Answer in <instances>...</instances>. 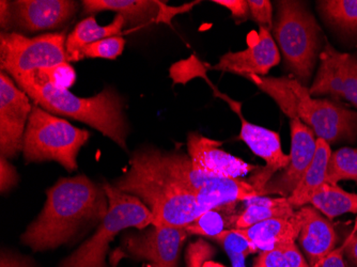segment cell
<instances>
[{
  "label": "cell",
  "mask_w": 357,
  "mask_h": 267,
  "mask_svg": "<svg viewBox=\"0 0 357 267\" xmlns=\"http://www.w3.org/2000/svg\"><path fill=\"white\" fill-rule=\"evenodd\" d=\"M46 194L43 210L22 236V243L35 252L69 242L80 229L101 222L109 206L103 186L86 176L60 178Z\"/></svg>",
  "instance_id": "cell-1"
},
{
  "label": "cell",
  "mask_w": 357,
  "mask_h": 267,
  "mask_svg": "<svg viewBox=\"0 0 357 267\" xmlns=\"http://www.w3.org/2000/svg\"><path fill=\"white\" fill-rule=\"evenodd\" d=\"M115 188L137 197L153 215V226L185 228L204 213L195 194L174 178L163 152L155 148L136 152Z\"/></svg>",
  "instance_id": "cell-2"
},
{
  "label": "cell",
  "mask_w": 357,
  "mask_h": 267,
  "mask_svg": "<svg viewBox=\"0 0 357 267\" xmlns=\"http://www.w3.org/2000/svg\"><path fill=\"white\" fill-rule=\"evenodd\" d=\"M12 78L36 105L51 114L84 122L123 150L128 148V128L123 114V100L112 88H106L91 98H79L68 89L54 85L40 70Z\"/></svg>",
  "instance_id": "cell-3"
},
{
  "label": "cell",
  "mask_w": 357,
  "mask_h": 267,
  "mask_svg": "<svg viewBox=\"0 0 357 267\" xmlns=\"http://www.w3.org/2000/svg\"><path fill=\"white\" fill-rule=\"evenodd\" d=\"M103 188L109 204L107 214L93 236L64 259L59 267H107L105 258L108 247L118 233L128 228L144 230L153 224V215L137 197L109 184Z\"/></svg>",
  "instance_id": "cell-4"
},
{
  "label": "cell",
  "mask_w": 357,
  "mask_h": 267,
  "mask_svg": "<svg viewBox=\"0 0 357 267\" xmlns=\"http://www.w3.org/2000/svg\"><path fill=\"white\" fill-rule=\"evenodd\" d=\"M273 32L289 69L302 85H307L320 47L321 30L314 15L301 1H278Z\"/></svg>",
  "instance_id": "cell-5"
},
{
  "label": "cell",
  "mask_w": 357,
  "mask_h": 267,
  "mask_svg": "<svg viewBox=\"0 0 357 267\" xmlns=\"http://www.w3.org/2000/svg\"><path fill=\"white\" fill-rule=\"evenodd\" d=\"M89 136L87 130L35 105L24 135V158L28 162L55 160L73 171L77 169L78 152Z\"/></svg>",
  "instance_id": "cell-6"
},
{
  "label": "cell",
  "mask_w": 357,
  "mask_h": 267,
  "mask_svg": "<svg viewBox=\"0 0 357 267\" xmlns=\"http://www.w3.org/2000/svg\"><path fill=\"white\" fill-rule=\"evenodd\" d=\"M66 32L27 38L11 32L0 37L1 71L14 76L68 63Z\"/></svg>",
  "instance_id": "cell-7"
},
{
  "label": "cell",
  "mask_w": 357,
  "mask_h": 267,
  "mask_svg": "<svg viewBox=\"0 0 357 267\" xmlns=\"http://www.w3.org/2000/svg\"><path fill=\"white\" fill-rule=\"evenodd\" d=\"M290 84L298 98V118L312 128L317 139L331 144L356 138L357 112L330 100L312 98L310 90L298 79L290 77Z\"/></svg>",
  "instance_id": "cell-8"
},
{
  "label": "cell",
  "mask_w": 357,
  "mask_h": 267,
  "mask_svg": "<svg viewBox=\"0 0 357 267\" xmlns=\"http://www.w3.org/2000/svg\"><path fill=\"white\" fill-rule=\"evenodd\" d=\"M29 96L14 85L9 74L0 73V152L11 158L23 150L24 135L33 106Z\"/></svg>",
  "instance_id": "cell-9"
},
{
  "label": "cell",
  "mask_w": 357,
  "mask_h": 267,
  "mask_svg": "<svg viewBox=\"0 0 357 267\" xmlns=\"http://www.w3.org/2000/svg\"><path fill=\"white\" fill-rule=\"evenodd\" d=\"M188 233L181 227H158L130 233L122 240L126 252L136 260L151 262L154 267H178L180 254Z\"/></svg>",
  "instance_id": "cell-10"
},
{
  "label": "cell",
  "mask_w": 357,
  "mask_h": 267,
  "mask_svg": "<svg viewBox=\"0 0 357 267\" xmlns=\"http://www.w3.org/2000/svg\"><path fill=\"white\" fill-rule=\"evenodd\" d=\"M310 96H330L357 108V58L339 53L328 42L320 54V66Z\"/></svg>",
  "instance_id": "cell-11"
},
{
  "label": "cell",
  "mask_w": 357,
  "mask_h": 267,
  "mask_svg": "<svg viewBox=\"0 0 357 267\" xmlns=\"http://www.w3.org/2000/svg\"><path fill=\"white\" fill-rule=\"evenodd\" d=\"M290 160L280 176L271 178L264 194H278L288 198L296 190L317 151V138L312 128L301 119L290 120Z\"/></svg>",
  "instance_id": "cell-12"
},
{
  "label": "cell",
  "mask_w": 357,
  "mask_h": 267,
  "mask_svg": "<svg viewBox=\"0 0 357 267\" xmlns=\"http://www.w3.org/2000/svg\"><path fill=\"white\" fill-rule=\"evenodd\" d=\"M238 118L242 122L240 139L248 144L255 155L262 158L266 164L248 181L264 196V190L268 181L276 172L282 171L286 168L290 158L282 151L278 132L250 123L243 116Z\"/></svg>",
  "instance_id": "cell-13"
},
{
  "label": "cell",
  "mask_w": 357,
  "mask_h": 267,
  "mask_svg": "<svg viewBox=\"0 0 357 267\" xmlns=\"http://www.w3.org/2000/svg\"><path fill=\"white\" fill-rule=\"evenodd\" d=\"M188 151L195 169L211 176L240 178L256 169L252 165L224 151L222 142L197 132L188 135Z\"/></svg>",
  "instance_id": "cell-14"
},
{
  "label": "cell",
  "mask_w": 357,
  "mask_h": 267,
  "mask_svg": "<svg viewBox=\"0 0 357 267\" xmlns=\"http://www.w3.org/2000/svg\"><path fill=\"white\" fill-rule=\"evenodd\" d=\"M280 61V52L270 31L260 28L256 40L244 51L225 54L212 70L238 74L264 76Z\"/></svg>",
  "instance_id": "cell-15"
},
{
  "label": "cell",
  "mask_w": 357,
  "mask_h": 267,
  "mask_svg": "<svg viewBox=\"0 0 357 267\" xmlns=\"http://www.w3.org/2000/svg\"><path fill=\"white\" fill-rule=\"evenodd\" d=\"M14 20L26 31L56 29L76 13L71 0H17L11 5Z\"/></svg>",
  "instance_id": "cell-16"
},
{
  "label": "cell",
  "mask_w": 357,
  "mask_h": 267,
  "mask_svg": "<svg viewBox=\"0 0 357 267\" xmlns=\"http://www.w3.org/2000/svg\"><path fill=\"white\" fill-rule=\"evenodd\" d=\"M296 214L301 222L298 241L306 254L307 262L310 267H314L336 247V231L332 222L314 206H303Z\"/></svg>",
  "instance_id": "cell-17"
},
{
  "label": "cell",
  "mask_w": 357,
  "mask_h": 267,
  "mask_svg": "<svg viewBox=\"0 0 357 267\" xmlns=\"http://www.w3.org/2000/svg\"><path fill=\"white\" fill-rule=\"evenodd\" d=\"M262 196L248 181L240 178L214 176L199 188L195 197L202 212L224 206H236V202L248 201Z\"/></svg>",
  "instance_id": "cell-18"
},
{
  "label": "cell",
  "mask_w": 357,
  "mask_h": 267,
  "mask_svg": "<svg viewBox=\"0 0 357 267\" xmlns=\"http://www.w3.org/2000/svg\"><path fill=\"white\" fill-rule=\"evenodd\" d=\"M260 252L278 247L296 244L300 236L301 222L298 214L291 218H273L252 224L246 229H236Z\"/></svg>",
  "instance_id": "cell-19"
},
{
  "label": "cell",
  "mask_w": 357,
  "mask_h": 267,
  "mask_svg": "<svg viewBox=\"0 0 357 267\" xmlns=\"http://www.w3.org/2000/svg\"><path fill=\"white\" fill-rule=\"evenodd\" d=\"M82 3L85 15L112 11L123 16L126 24L130 22L135 25L152 20L160 22L165 6V3L151 0H85Z\"/></svg>",
  "instance_id": "cell-20"
},
{
  "label": "cell",
  "mask_w": 357,
  "mask_h": 267,
  "mask_svg": "<svg viewBox=\"0 0 357 267\" xmlns=\"http://www.w3.org/2000/svg\"><path fill=\"white\" fill-rule=\"evenodd\" d=\"M331 146L322 139H317V151L312 164L305 172L300 184L288 197V201L294 208H301L310 204L314 192L326 183Z\"/></svg>",
  "instance_id": "cell-21"
},
{
  "label": "cell",
  "mask_w": 357,
  "mask_h": 267,
  "mask_svg": "<svg viewBox=\"0 0 357 267\" xmlns=\"http://www.w3.org/2000/svg\"><path fill=\"white\" fill-rule=\"evenodd\" d=\"M126 25L123 16H115V19L109 25L99 26L93 15L78 23L73 31L67 37L66 51H67L68 62H72L74 56L86 46L93 42L106 39V38L117 37L121 33Z\"/></svg>",
  "instance_id": "cell-22"
},
{
  "label": "cell",
  "mask_w": 357,
  "mask_h": 267,
  "mask_svg": "<svg viewBox=\"0 0 357 267\" xmlns=\"http://www.w3.org/2000/svg\"><path fill=\"white\" fill-rule=\"evenodd\" d=\"M296 208L289 204L288 199L256 197L246 201V208L238 214L234 229H246L252 224L273 218H291L296 215Z\"/></svg>",
  "instance_id": "cell-23"
},
{
  "label": "cell",
  "mask_w": 357,
  "mask_h": 267,
  "mask_svg": "<svg viewBox=\"0 0 357 267\" xmlns=\"http://www.w3.org/2000/svg\"><path fill=\"white\" fill-rule=\"evenodd\" d=\"M310 204L328 220L347 213L357 214V194L346 192L328 183L323 184L310 199Z\"/></svg>",
  "instance_id": "cell-24"
},
{
  "label": "cell",
  "mask_w": 357,
  "mask_h": 267,
  "mask_svg": "<svg viewBox=\"0 0 357 267\" xmlns=\"http://www.w3.org/2000/svg\"><path fill=\"white\" fill-rule=\"evenodd\" d=\"M250 82L266 92L276 102L290 120L300 119L298 114V98L291 87L290 77H264V76H248Z\"/></svg>",
  "instance_id": "cell-25"
},
{
  "label": "cell",
  "mask_w": 357,
  "mask_h": 267,
  "mask_svg": "<svg viewBox=\"0 0 357 267\" xmlns=\"http://www.w3.org/2000/svg\"><path fill=\"white\" fill-rule=\"evenodd\" d=\"M234 206L214 208L202 213L197 220L185 227L188 234L216 238L218 234L234 227L238 215L234 214Z\"/></svg>",
  "instance_id": "cell-26"
},
{
  "label": "cell",
  "mask_w": 357,
  "mask_h": 267,
  "mask_svg": "<svg viewBox=\"0 0 357 267\" xmlns=\"http://www.w3.org/2000/svg\"><path fill=\"white\" fill-rule=\"evenodd\" d=\"M318 7L331 25L347 33L357 32V0H324Z\"/></svg>",
  "instance_id": "cell-27"
},
{
  "label": "cell",
  "mask_w": 357,
  "mask_h": 267,
  "mask_svg": "<svg viewBox=\"0 0 357 267\" xmlns=\"http://www.w3.org/2000/svg\"><path fill=\"white\" fill-rule=\"evenodd\" d=\"M357 182V148H342L331 154L326 183L337 185L340 181Z\"/></svg>",
  "instance_id": "cell-28"
},
{
  "label": "cell",
  "mask_w": 357,
  "mask_h": 267,
  "mask_svg": "<svg viewBox=\"0 0 357 267\" xmlns=\"http://www.w3.org/2000/svg\"><path fill=\"white\" fill-rule=\"evenodd\" d=\"M252 267H310L296 244L261 252Z\"/></svg>",
  "instance_id": "cell-29"
},
{
  "label": "cell",
  "mask_w": 357,
  "mask_h": 267,
  "mask_svg": "<svg viewBox=\"0 0 357 267\" xmlns=\"http://www.w3.org/2000/svg\"><path fill=\"white\" fill-rule=\"evenodd\" d=\"M214 240L222 245L227 256L231 260L232 267H246V257L257 252L256 247L236 229L224 231Z\"/></svg>",
  "instance_id": "cell-30"
},
{
  "label": "cell",
  "mask_w": 357,
  "mask_h": 267,
  "mask_svg": "<svg viewBox=\"0 0 357 267\" xmlns=\"http://www.w3.org/2000/svg\"><path fill=\"white\" fill-rule=\"evenodd\" d=\"M126 40L117 37L106 38L100 41L93 42L80 49L72 61H79L86 58H102V59H117L123 53Z\"/></svg>",
  "instance_id": "cell-31"
},
{
  "label": "cell",
  "mask_w": 357,
  "mask_h": 267,
  "mask_svg": "<svg viewBox=\"0 0 357 267\" xmlns=\"http://www.w3.org/2000/svg\"><path fill=\"white\" fill-rule=\"evenodd\" d=\"M215 249L204 240L190 243L186 249V267H204L208 260L213 258Z\"/></svg>",
  "instance_id": "cell-32"
},
{
  "label": "cell",
  "mask_w": 357,
  "mask_h": 267,
  "mask_svg": "<svg viewBox=\"0 0 357 267\" xmlns=\"http://www.w3.org/2000/svg\"><path fill=\"white\" fill-rule=\"evenodd\" d=\"M40 71L50 82H53L54 85L64 89L71 87L76 79L75 71L69 63H63L61 66H55L53 69L40 70Z\"/></svg>",
  "instance_id": "cell-33"
},
{
  "label": "cell",
  "mask_w": 357,
  "mask_h": 267,
  "mask_svg": "<svg viewBox=\"0 0 357 267\" xmlns=\"http://www.w3.org/2000/svg\"><path fill=\"white\" fill-rule=\"evenodd\" d=\"M248 6L252 20L260 28L273 29L272 3L268 0H248Z\"/></svg>",
  "instance_id": "cell-34"
},
{
  "label": "cell",
  "mask_w": 357,
  "mask_h": 267,
  "mask_svg": "<svg viewBox=\"0 0 357 267\" xmlns=\"http://www.w3.org/2000/svg\"><path fill=\"white\" fill-rule=\"evenodd\" d=\"M0 190L1 192H9L17 183L15 168L8 162L7 158H0Z\"/></svg>",
  "instance_id": "cell-35"
},
{
  "label": "cell",
  "mask_w": 357,
  "mask_h": 267,
  "mask_svg": "<svg viewBox=\"0 0 357 267\" xmlns=\"http://www.w3.org/2000/svg\"><path fill=\"white\" fill-rule=\"evenodd\" d=\"M213 3L227 8L236 20H248L250 14L248 1L245 0H214Z\"/></svg>",
  "instance_id": "cell-36"
},
{
  "label": "cell",
  "mask_w": 357,
  "mask_h": 267,
  "mask_svg": "<svg viewBox=\"0 0 357 267\" xmlns=\"http://www.w3.org/2000/svg\"><path fill=\"white\" fill-rule=\"evenodd\" d=\"M344 248H346V242L338 248L334 249L314 267H346L344 260Z\"/></svg>",
  "instance_id": "cell-37"
},
{
  "label": "cell",
  "mask_w": 357,
  "mask_h": 267,
  "mask_svg": "<svg viewBox=\"0 0 357 267\" xmlns=\"http://www.w3.org/2000/svg\"><path fill=\"white\" fill-rule=\"evenodd\" d=\"M344 254L348 260L353 265L357 266V233L356 230L353 231L348 238L346 240V248H344Z\"/></svg>",
  "instance_id": "cell-38"
},
{
  "label": "cell",
  "mask_w": 357,
  "mask_h": 267,
  "mask_svg": "<svg viewBox=\"0 0 357 267\" xmlns=\"http://www.w3.org/2000/svg\"><path fill=\"white\" fill-rule=\"evenodd\" d=\"M0 267H30L27 262L23 259L17 258V257L12 256V254H1V261H0Z\"/></svg>",
  "instance_id": "cell-39"
},
{
  "label": "cell",
  "mask_w": 357,
  "mask_h": 267,
  "mask_svg": "<svg viewBox=\"0 0 357 267\" xmlns=\"http://www.w3.org/2000/svg\"><path fill=\"white\" fill-rule=\"evenodd\" d=\"M0 11H1V13H0V24H1V27H9L12 16H13L11 5H9L8 1H3H3H0Z\"/></svg>",
  "instance_id": "cell-40"
},
{
  "label": "cell",
  "mask_w": 357,
  "mask_h": 267,
  "mask_svg": "<svg viewBox=\"0 0 357 267\" xmlns=\"http://www.w3.org/2000/svg\"><path fill=\"white\" fill-rule=\"evenodd\" d=\"M147 267H154V266H153V265L150 264V265H148Z\"/></svg>",
  "instance_id": "cell-41"
}]
</instances>
